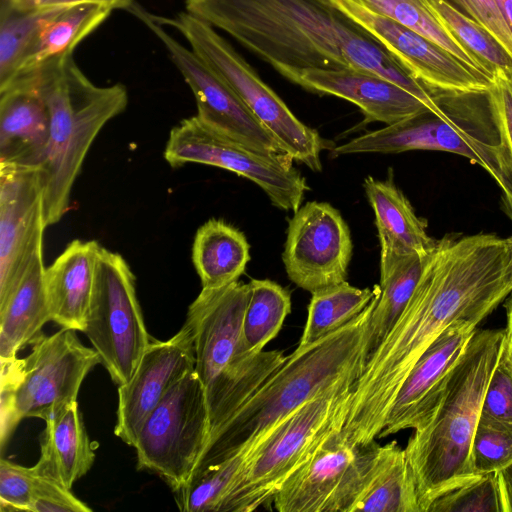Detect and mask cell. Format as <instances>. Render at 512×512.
Masks as SVG:
<instances>
[{
	"label": "cell",
	"instance_id": "obj_27",
	"mask_svg": "<svg viewBox=\"0 0 512 512\" xmlns=\"http://www.w3.org/2000/svg\"><path fill=\"white\" fill-rule=\"evenodd\" d=\"M42 250L30 261L7 302L0 307V361H11L51 321Z\"/></svg>",
	"mask_w": 512,
	"mask_h": 512
},
{
	"label": "cell",
	"instance_id": "obj_15",
	"mask_svg": "<svg viewBox=\"0 0 512 512\" xmlns=\"http://www.w3.org/2000/svg\"><path fill=\"white\" fill-rule=\"evenodd\" d=\"M353 244L340 211L327 202L310 201L288 221L282 260L288 278L312 293L347 281Z\"/></svg>",
	"mask_w": 512,
	"mask_h": 512
},
{
	"label": "cell",
	"instance_id": "obj_30",
	"mask_svg": "<svg viewBox=\"0 0 512 512\" xmlns=\"http://www.w3.org/2000/svg\"><path fill=\"white\" fill-rule=\"evenodd\" d=\"M378 289L379 285L358 288L344 281L312 292L297 347H306L353 320L370 304Z\"/></svg>",
	"mask_w": 512,
	"mask_h": 512
},
{
	"label": "cell",
	"instance_id": "obj_40",
	"mask_svg": "<svg viewBox=\"0 0 512 512\" xmlns=\"http://www.w3.org/2000/svg\"><path fill=\"white\" fill-rule=\"evenodd\" d=\"M468 19L486 27L512 54V32L495 0H440Z\"/></svg>",
	"mask_w": 512,
	"mask_h": 512
},
{
	"label": "cell",
	"instance_id": "obj_9",
	"mask_svg": "<svg viewBox=\"0 0 512 512\" xmlns=\"http://www.w3.org/2000/svg\"><path fill=\"white\" fill-rule=\"evenodd\" d=\"M30 345L27 357L1 361L2 448L23 419L45 421L77 402L83 380L100 364L96 350L85 346L73 329L41 332Z\"/></svg>",
	"mask_w": 512,
	"mask_h": 512
},
{
	"label": "cell",
	"instance_id": "obj_11",
	"mask_svg": "<svg viewBox=\"0 0 512 512\" xmlns=\"http://www.w3.org/2000/svg\"><path fill=\"white\" fill-rule=\"evenodd\" d=\"M210 435L204 387L195 369L162 399L134 444L138 469L159 475L176 492L193 478Z\"/></svg>",
	"mask_w": 512,
	"mask_h": 512
},
{
	"label": "cell",
	"instance_id": "obj_44",
	"mask_svg": "<svg viewBox=\"0 0 512 512\" xmlns=\"http://www.w3.org/2000/svg\"><path fill=\"white\" fill-rule=\"evenodd\" d=\"M502 512H512V464L497 473Z\"/></svg>",
	"mask_w": 512,
	"mask_h": 512
},
{
	"label": "cell",
	"instance_id": "obj_3",
	"mask_svg": "<svg viewBox=\"0 0 512 512\" xmlns=\"http://www.w3.org/2000/svg\"><path fill=\"white\" fill-rule=\"evenodd\" d=\"M506 340V329H476L431 412L413 429L405 451L421 512L446 492L480 477L473 469L472 443L486 388Z\"/></svg>",
	"mask_w": 512,
	"mask_h": 512
},
{
	"label": "cell",
	"instance_id": "obj_32",
	"mask_svg": "<svg viewBox=\"0 0 512 512\" xmlns=\"http://www.w3.org/2000/svg\"><path fill=\"white\" fill-rule=\"evenodd\" d=\"M427 256H408L380 277V294L371 315L367 357L386 337L407 306L420 280Z\"/></svg>",
	"mask_w": 512,
	"mask_h": 512
},
{
	"label": "cell",
	"instance_id": "obj_21",
	"mask_svg": "<svg viewBox=\"0 0 512 512\" xmlns=\"http://www.w3.org/2000/svg\"><path fill=\"white\" fill-rule=\"evenodd\" d=\"M297 85L357 105L365 117V124L391 125L430 110L400 85L360 70L306 69L299 74Z\"/></svg>",
	"mask_w": 512,
	"mask_h": 512
},
{
	"label": "cell",
	"instance_id": "obj_34",
	"mask_svg": "<svg viewBox=\"0 0 512 512\" xmlns=\"http://www.w3.org/2000/svg\"><path fill=\"white\" fill-rule=\"evenodd\" d=\"M438 43L464 62L479 69L469 53L450 34L429 0H352ZM480 70V69H479ZM483 72V71H482ZM486 74V73H485Z\"/></svg>",
	"mask_w": 512,
	"mask_h": 512
},
{
	"label": "cell",
	"instance_id": "obj_43",
	"mask_svg": "<svg viewBox=\"0 0 512 512\" xmlns=\"http://www.w3.org/2000/svg\"><path fill=\"white\" fill-rule=\"evenodd\" d=\"M84 3L101 4L113 10H128L135 3V0H0V4H5L20 11H43Z\"/></svg>",
	"mask_w": 512,
	"mask_h": 512
},
{
	"label": "cell",
	"instance_id": "obj_47",
	"mask_svg": "<svg viewBox=\"0 0 512 512\" xmlns=\"http://www.w3.org/2000/svg\"><path fill=\"white\" fill-rule=\"evenodd\" d=\"M509 244H510V263H509V269H510V277L512 280V235L508 237Z\"/></svg>",
	"mask_w": 512,
	"mask_h": 512
},
{
	"label": "cell",
	"instance_id": "obj_37",
	"mask_svg": "<svg viewBox=\"0 0 512 512\" xmlns=\"http://www.w3.org/2000/svg\"><path fill=\"white\" fill-rule=\"evenodd\" d=\"M427 512H502L497 473L450 490L435 499Z\"/></svg>",
	"mask_w": 512,
	"mask_h": 512
},
{
	"label": "cell",
	"instance_id": "obj_14",
	"mask_svg": "<svg viewBox=\"0 0 512 512\" xmlns=\"http://www.w3.org/2000/svg\"><path fill=\"white\" fill-rule=\"evenodd\" d=\"M158 38L191 89L197 116L220 133L264 153H284L236 92L191 48H187L136 2L128 10Z\"/></svg>",
	"mask_w": 512,
	"mask_h": 512
},
{
	"label": "cell",
	"instance_id": "obj_13",
	"mask_svg": "<svg viewBox=\"0 0 512 512\" xmlns=\"http://www.w3.org/2000/svg\"><path fill=\"white\" fill-rule=\"evenodd\" d=\"M164 158L173 168L196 163L233 172L257 184L274 206L285 211H297L309 190L290 155L251 149L207 125L197 115L171 129Z\"/></svg>",
	"mask_w": 512,
	"mask_h": 512
},
{
	"label": "cell",
	"instance_id": "obj_7",
	"mask_svg": "<svg viewBox=\"0 0 512 512\" xmlns=\"http://www.w3.org/2000/svg\"><path fill=\"white\" fill-rule=\"evenodd\" d=\"M449 114L431 110L364 133L333 148L332 157L425 150L453 153L480 165L501 189L512 221V158L497 125L488 90L445 91Z\"/></svg>",
	"mask_w": 512,
	"mask_h": 512
},
{
	"label": "cell",
	"instance_id": "obj_18",
	"mask_svg": "<svg viewBox=\"0 0 512 512\" xmlns=\"http://www.w3.org/2000/svg\"><path fill=\"white\" fill-rule=\"evenodd\" d=\"M46 227L37 168L0 164V307L42 250Z\"/></svg>",
	"mask_w": 512,
	"mask_h": 512
},
{
	"label": "cell",
	"instance_id": "obj_22",
	"mask_svg": "<svg viewBox=\"0 0 512 512\" xmlns=\"http://www.w3.org/2000/svg\"><path fill=\"white\" fill-rule=\"evenodd\" d=\"M49 123L47 105L30 81L16 78L0 88V164L38 168Z\"/></svg>",
	"mask_w": 512,
	"mask_h": 512
},
{
	"label": "cell",
	"instance_id": "obj_25",
	"mask_svg": "<svg viewBox=\"0 0 512 512\" xmlns=\"http://www.w3.org/2000/svg\"><path fill=\"white\" fill-rule=\"evenodd\" d=\"M101 247L95 240L75 239L45 267L51 321L61 328L85 329Z\"/></svg>",
	"mask_w": 512,
	"mask_h": 512
},
{
	"label": "cell",
	"instance_id": "obj_16",
	"mask_svg": "<svg viewBox=\"0 0 512 512\" xmlns=\"http://www.w3.org/2000/svg\"><path fill=\"white\" fill-rule=\"evenodd\" d=\"M373 35L418 81L443 91H487L492 78L438 43L352 0H330Z\"/></svg>",
	"mask_w": 512,
	"mask_h": 512
},
{
	"label": "cell",
	"instance_id": "obj_23",
	"mask_svg": "<svg viewBox=\"0 0 512 512\" xmlns=\"http://www.w3.org/2000/svg\"><path fill=\"white\" fill-rule=\"evenodd\" d=\"M363 188L375 215L380 242V277L408 256H425L431 252L437 240L428 235L426 220L417 216L391 178L379 180L367 176Z\"/></svg>",
	"mask_w": 512,
	"mask_h": 512
},
{
	"label": "cell",
	"instance_id": "obj_6",
	"mask_svg": "<svg viewBox=\"0 0 512 512\" xmlns=\"http://www.w3.org/2000/svg\"><path fill=\"white\" fill-rule=\"evenodd\" d=\"M249 283L202 288L190 304L186 322L194 338L195 372L206 395L210 435L225 425L283 365L280 350L250 354L242 340ZM209 441V440H208Z\"/></svg>",
	"mask_w": 512,
	"mask_h": 512
},
{
	"label": "cell",
	"instance_id": "obj_28",
	"mask_svg": "<svg viewBox=\"0 0 512 512\" xmlns=\"http://www.w3.org/2000/svg\"><path fill=\"white\" fill-rule=\"evenodd\" d=\"M39 470L62 486L73 484L91 468L95 451L85 430L77 402L45 420Z\"/></svg>",
	"mask_w": 512,
	"mask_h": 512
},
{
	"label": "cell",
	"instance_id": "obj_2",
	"mask_svg": "<svg viewBox=\"0 0 512 512\" xmlns=\"http://www.w3.org/2000/svg\"><path fill=\"white\" fill-rule=\"evenodd\" d=\"M188 13L228 33L297 84L306 69L365 71L390 80L437 114L431 89L330 0H184Z\"/></svg>",
	"mask_w": 512,
	"mask_h": 512
},
{
	"label": "cell",
	"instance_id": "obj_26",
	"mask_svg": "<svg viewBox=\"0 0 512 512\" xmlns=\"http://www.w3.org/2000/svg\"><path fill=\"white\" fill-rule=\"evenodd\" d=\"M112 11L110 7L96 3L49 10L12 80L49 62L73 55L76 46L103 24Z\"/></svg>",
	"mask_w": 512,
	"mask_h": 512
},
{
	"label": "cell",
	"instance_id": "obj_39",
	"mask_svg": "<svg viewBox=\"0 0 512 512\" xmlns=\"http://www.w3.org/2000/svg\"><path fill=\"white\" fill-rule=\"evenodd\" d=\"M481 414L512 423V360L507 340L486 388Z\"/></svg>",
	"mask_w": 512,
	"mask_h": 512
},
{
	"label": "cell",
	"instance_id": "obj_8",
	"mask_svg": "<svg viewBox=\"0 0 512 512\" xmlns=\"http://www.w3.org/2000/svg\"><path fill=\"white\" fill-rule=\"evenodd\" d=\"M356 380L348 379L311 399L244 449L245 467L221 512H252L272 504L285 480L332 433L343 429Z\"/></svg>",
	"mask_w": 512,
	"mask_h": 512
},
{
	"label": "cell",
	"instance_id": "obj_41",
	"mask_svg": "<svg viewBox=\"0 0 512 512\" xmlns=\"http://www.w3.org/2000/svg\"><path fill=\"white\" fill-rule=\"evenodd\" d=\"M42 473V472H41ZM30 512H91L92 509L57 481L42 473Z\"/></svg>",
	"mask_w": 512,
	"mask_h": 512
},
{
	"label": "cell",
	"instance_id": "obj_1",
	"mask_svg": "<svg viewBox=\"0 0 512 512\" xmlns=\"http://www.w3.org/2000/svg\"><path fill=\"white\" fill-rule=\"evenodd\" d=\"M508 238L445 235L428 254L402 314L367 357L355 381L343 435L355 445L379 438L412 367L453 322L479 324L512 293Z\"/></svg>",
	"mask_w": 512,
	"mask_h": 512
},
{
	"label": "cell",
	"instance_id": "obj_46",
	"mask_svg": "<svg viewBox=\"0 0 512 512\" xmlns=\"http://www.w3.org/2000/svg\"><path fill=\"white\" fill-rule=\"evenodd\" d=\"M504 307L507 318L506 332L507 336L512 339V295L506 300Z\"/></svg>",
	"mask_w": 512,
	"mask_h": 512
},
{
	"label": "cell",
	"instance_id": "obj_4",
	"mask_svg": "<svg viewBox=\"0 0 512 512\" xmlns=\"http://www.w3.org/2000/svg\"><path fill=\"white\" fill-rule=\"evenodd\" d=\"M379 294L380 286L357 317L288 355L283 365L211 436L196 472L253 447L311 399L348 379L358 378L366 363L371 315Z\"/></svg>",
	"mask_w": 512,
	"mask_h": 512
},
{
	"label": "cell",
	"instance_id": "obj_12",
	"mask_svg": "<svg viewBox=\"0 0 512 512\" xmlns=\"http://www.w3.org/2000/svg\"><path fill=\"white\" fill-rule=\"evenodd\" d=\"M135 283L123 256L101 247L83 333L117 386L132 377L151 342Z\"/></svg>",
	"mask_w": 512,
	"mask_h": 512
},
{
	"label": "cell",
	"instance_id": "obj_10",
	"mask_svg": "<svg viewBox=\"0 0 512 512\" xmlns=\"http://www.w3.org/2000/svg\"><path fill=\"white\" fill-rule=\"evenodd\" d=\"M151 16L187 40L190 48L236 92L284 153L313 172L322 170L321 152L327 148L326 141L294 115L214 27L187 11L172 18Z\"/></svg>",
	"mask_w": 512,
	"mask_h": 512
},
{
	"label": "cell",
	"instance_id": "obj_24",
	"mask_svg": "<svg viewBox=\"0 0 512 512\" xmlns=\"http://www.w3.org/2000/svg\"><path fill=\"white\" fill-rule=\"evenodd\" d=\"M421 512L405 448L397 441L364 445L360 477L349 512Z\"/></svg>",
	"mask_w": 512,
	"mask_h": 512
},
{
	"label": "cell",
	"instance_id": "obj_38",
	"mask_svg": "<svg viewBox=\"0 0 512 512\" xmlns=\"http://www.w3.org/2000/svg\"><path fill=\"white\" fill-rule=\"evenodd\" d=\"M42 473L35 464L24 467L5 458L0 460L1 511H29Z\"/></svg>",
	"mask_w": 512,
	"mask_h": 512
},
{
	"label": "cell",
	"instance_id": "obj_48",
	"mask_svg": "<svg viewBox=\"0 0 512 512\" xmlns=\"http://www.w3.org/2000/svg\"><path fill=\"white\" fill-rule=\"evenodd\" d=\"M507 344H508V350L509 354L512 360V339L507 336Z\"/></svg>",
	"mask_w": 512,
	"mask_h": 512
},
{
	"label": "cell",
	"instance_id": "obj_42",
	"mask_svg": "<svg viewBox=\"0 0 512 512\" xmlns=\"http://www.w3.org/2000/svg\"><path fill=\"white\" fill-rule=\"evenodd\" d=\"M488 95L503 142L512 158V70L494 74Z\"/></svg>",
	"mask_w": 512,
	"mask_h": 512
},
{
	"label": "cell",
	"instance_id": "obj_35",
	"mask_svg": "<svg viewBox=\"0 0 512 512\" xmlns=\"http://www.w3.org/2000/svg\"><path fill=\"white\" fill-rule=\"evenodd\" d=\"M49 10L20 11L0 4V88L14 77Z\"/></svg>",
	"mask_w": 512,
	"mask_h": 512
},
{
	"label": "cell",
	"instance_id": "obj_17",
	"mask_svg": "<svg viewBox=\"0 0 512 512\" xmlns=\"http://www.w3.org/2000/svg\"><path fill=\"white\" fill-rule=\"evenodd\" d=\"M364 446L342 429L326 441L282 484L272 504L279 512H349L358 485Z\"/></svg>",
	"mask_w": 512,
	"mask_h": 512
},
{
	"label": "cell",
	"instance_id": "obj_31",
	"mask_svg": "<svg viewBox=\"0 0 512 512\" xmlns=\"http://www.w3.org/2000/svg\"><path fill=\"white\" fill-rule=\"evenodd\" d=\"M249 299L245 310L242 340L250 354H257L280 332L291 312L288 289L269 279L250 280Z\"/></svg>",
	"mask_w": 512,
	"mask_h": 512
},
{
	"label": "cell",
	"instance_id": "obj_19",
	"mask_svg": "<svg viewBox=\"0 0 512 512\" xmlns=\"http://www.w3.org/2000/svg\"><path fill=\"white\" fill-rule=\"evenodd\" d=\"M195 361L193 333L186 321L170 339L150 342L132 377L118 386L114 434L134 446L148 416L168 392L195 369Z\"/></svg>",
	"mask_w": 512,
	"mask_h": 512
},
{
	"label": "cell",
	"instance_id": "obj_5",
	"mask_svg": "<svg viewBox=\"0 0 512 512\" xmlns=\"http://www.w3.org/2000/svg\"><path fill=\"white\" fill-rule=\"evenodd\" d=\"M16 78L30 81L49 111L48 146L37 168L48 227L67 213L72 188L86 155L106 123L126 109L128 91L121 83L94 84L78 67L73 55Z\"/></svg>",
	"mask_w": 512,
	"mask_h": 512
},
{
	"label": "cell",
	"instance_id": "obj_36",
	"mask_svg": "<svg viewBox=\"0 0 512 512\" xmlns=\"http://www.w3.org/2000/svg\"><path fill=\"white\" fill-rule=\"evenodd\" d=\"M471 457L473 469L479 476L498 473L512 464V423L481 414Z\"/></svg>",
	"mask_w": 512,
	"mask_h": 512
},
{
	"label": "cell",
	"instance_id": "obj_45",
	"mask_svg": "<svg viewBox=\"0 0 512 512\" xmlns=\"http://www.w3.org/2000/svg\"><path fill=\"white\" fill-rule=\"evenodd\" d=\"M498 9L512 32V0H495Z\"/></svg>",
	"mask_w": 512,
	"mask_h": 512
},
{
	"label": "cell",
	"instance_id": "obj_29",
	"mask_svg": "<svg viewBox=\"0 0 512 512\" xmlns=\"http://www.w3.org/2000/svg\"><path fill=\"white\" fill-rule=\"evenodd\" d=\"M250 259L247 238L233 225L222 219H210L198 228L192 262L202 288L215 289L238 281Z\"/></svg>",
	"mask_w": 512,
	"mask_h": 512
},
{
	"label": "cell",
	"instance_id": "obj_33",
	"mask_svg": "<svg viewBox=\"0 0 512 512\" xmlns=\"http://www.w3.org/2000/svg\"><path fill=\"white\" fill-rule=\"evenodd\" d=\"M429 2L446 29L481 71L493 79L500 70H512V54L486 27L459 14L440 0Z\"/></svg>",
	"mask_w": 512,
	"mask_h": 512
},
{
	"label": "cell",
	"instance_id": "obj_20",
	"mask_svg": "<svg viewBox=\"0 0 512 512\" xmlns=\"http://www.w3.org/2000/svg\"><path fill=\"white\" fill-rule=\"evenodd\" d=\"M477 325L464 319L455 321L424 351L402 383L380 439L405 429H414L425 420Z\"/></svg>",
	"mask_w": 512,
	"mask_h": 512
}]
</instances>
